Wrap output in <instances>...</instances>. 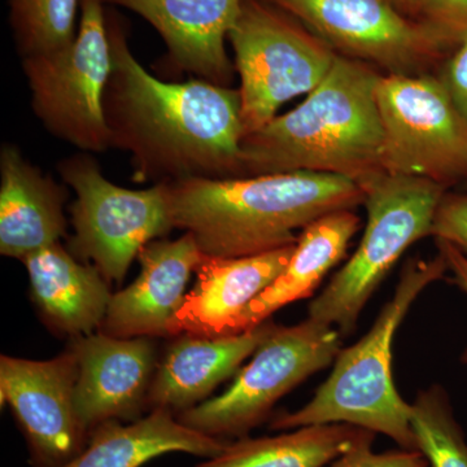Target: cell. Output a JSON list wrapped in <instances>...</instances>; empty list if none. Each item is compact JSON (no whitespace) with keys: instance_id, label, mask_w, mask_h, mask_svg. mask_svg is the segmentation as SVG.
<instances>
[{"instance_id":"277c9868","label":"cell","mask_w":467,"mask_h":467,"mask_svg":"<svg viewBox=\"0 0 467 467\" xmlns=\"http://www.w3.org/2000/svg\"><path fill=\"white\" fill-rule=\"evenodd\" d=\"M447 270L441 252L435 259L408 261L392 299L380 310L373 327L355 346L340 350L330 377L308 404L278 414L270 429L347 423L389 436L402 450L418 451L411 404L401 398L393 382V339L417 297Z\"/></svg>"},{"instance_id":"8992f818","label":"cell","mask_w":467,"mask_h":467,"mask_svg":"<svg viewBox=\"0 0 467 467\" xmlns=\"http://www.w3.org/2000/svg\"><path fill=\"white\" fill-rule=\"evenodd\" d=\"M229 42L241 78L244 137L272 121L287 101L315 90L337 55L296 18L264 0L243 2Z\"/></svg>"},{"instance_id":"603a6c76","label":"cell","mask_w":467,"mask_h":467,"mask_svg":"<svg viewBox=\"0 0 467 467\" xmlns=\"http://www.w3.org/2000/svg\"><path fill=\"white\" fill-rule=\"evenodd\" d=\"M8 7L21 57L51 54L75 41L81 0H8Z\"/></svg>"},{"instance_id":"f546056e","label":"cell","mask_w":467,"mask_h":467,"mask_svg":"<svg viewBox=\"0 0 467 467\" xmlns=\"http://www.w3.org/2000/svg\"><path fill=\"white\" fill-rule=\"evenodd\" d=\"M391 2L399 11L405 12H420L422 5V0H391Z\"/></svg>"},{"instance_id":"cb8c5ba5","label":"cell","mask_w":467,"mask_h":467,"mask_svg":"<svg viewBox=\"0 0 467 467\" xmlns=\"http://www.w3.org/2000/svg\"><path fill=\"white\" fill-rule=\"evenodd\" d=\"M417 450L429 467H467V441L450 399L441 386L420 392L411 404Z\"/></svg>"},{"instance_id":"5b68a950","label":"cell","mask_w":467,"mask_h":467,"mask_svg":"<svg viewBox=\"0 0 467 467\" xmlns=\"http://www.w3.org/2000/svg\"><path fill=\"white\" fill-rule=\"evenodd\" d=\"M368 223L355 254L308 306V318L352 333L362 309L414 243L431 235L445 187L383 173L362 184Z\"/></svg>"},{"instance_id":"44dd1931","label":"cell","mask_w":467,"mask_h":467,"mask_svg":"<svg viewBox=\"0 0 467 467\" xmlns=\"http://www.w3.org/2000/svg\"><path fill=\"white\" fill-rule=\"evenodd\" d=\"M229 442L190 429L171 411L153 409L129 425L109 420L95 427L85 450L61 467H140L173 451L213 459Z\"/></svg>"},{"instance_id":"9c48e42d","label":"cell","mask_w":467,"mask_h":467,"mask_svg":"<svg viewBox=\"0 0 467 467\" xmlns=\"http://www.w3.org/2000/svg\"><path fill=\"white\" fill-rule=\"evenodd\" d=\"M34 115L54 137L81 152L110 149L104 92L112 72L106 5L81 0L75 41L63 50L23 58Z\"/></svg>"},{"instance_id":"ba28073f","label":"cell","mask_w":467,"mask_h":467,"mask_svg":"<svg viewBox=\"0 0 467 467\" xmlns=\"http://www.w3.org/2000/svg\"><path fill=\"white\" fill-rule=\"evenodd\" d=\"M334 326L306 319L295 326L270 324L269 331L227 391L177 418L212 438H245L265 422L276 401L306 378L333 364L342 350Z\"/></svg>"},{"instance_id":"e0dca14e","label":"cell","mask_w":467,"mask_h":467,"mask_svg":"<svg viewBox=\"0 0 467 467\" xmlns=\"http://www.w3.org/2000/svg\"><path fill=\"white\" fill-rule=\"evenodd\" d=\"M272 321L252 330L223 337L183 334L168 347L156 367L149 408L181 414L202 402L241 368L269 331Z\"/></svg>"},{"instance_id":"6da1fadb","label":"cell","mask_w":467,"mask_h":467,"mask_svg":"<svg viewBox=\"0 0 467 467\" xmlns=\"http://www.w3.org/2000/svg\"><path fill=\"white\" fill-rule=\"evenodd\" d=\"M106 21L112 72L104 115L110 149L131 155L134 182L243 177L239 90L198 78L162 81L135 58L115 7L106 8Z\"/></svg>"},{"instance_id":"ffe728a7","label":"cell","mask_w":467,"mask_h":467,"mask_svg":"<svg viewBox=\"0 0 467 467\" xmlns=\"http://www.w3.org/2000/svg\"><path fill=\"white\" fill-rule=\"evenodd\" d=\"M359 225L361 221L352 209H342L304 227L287 266L243 310L235 334L252 330L288 304L309 297L326 275L344 259Z\"/></svg>"},{"instance_id":"8fae6325","label":"cell","mask_w":467,"mask_h":467,"mask_svg":"<svg viewBox=\"0 0 467 467\" xmlns=\"http://www.w3.org/2000/svg\"><path fill=\"white\" fill-rule=\"evenodd\" d=\"M264 2L296 18L339 55L376 64L387 75H420L442 48L422 24L402 16L391 0Z\"/></svg>"},{"instance_id":"30bf717a","label":"cell","mask_w":467,"mask_h":467,"mask_svg":"<svg viewBox=\"0 0 467 467\" xmlns=\"http://www.w3.org/2000/svg\"><path fill=\"white\" fill-rule=\"evenodd\" d=\"M376 95L384 173L467 182V119L439 77L380 75Z\"/></svg>"},{"instance_id":"d4e9b609","label":"cell","mask_w":467,"mask_h":467,"mask_svg":"<svg viewBox=\"0 0 467 467\" xmlns=\"http://www.w3.org/2000/svg\"><path fill=\"white\" fill-rule=\"evenodd\" d=\"M422 26L442 47L467 39V0H422Z\"/></svg>"},{"instance_id":"7402d4cb","label":"cell","mask_w":467,"mask_h":467,"mask_svg":"<svg viewBox=\"0 0 467 467\" xmlns=\"http://www.w3.org/2000/svg\"><path fill=\"white\" fill-rule=\"evenodd\" d=\"M376 435L362 427L327 423L273 438L245 436L196 467H324L359 445L373 444Z\"/></svg>"},{"instance_id":"4fadbf2b","label":"cell","mask_w":467,"mask_h":467,"mask_svg":"<svg viewBox=\"0 0 467 467\" xmlns=\"http://www.w3.org/2000/svg\"><path fill=\"white\" fill-rule=\"evenodd\" d=\"M69 349L78 362L77 416L88 434L109 420L134 422L142 418L158 367L152 337L121 339L99 331L72 337Z\"/></svg>"},{"instance_id":"484cf974","label":"cell","mask_w":467,"mask_h":467,"mask_svg":"<svg viewBox=\"0 0 467 467\" xmlns=\"http://www.w3.org/2000/svg\"><path fill=\"white\" fill-rule=\"evenodd\" d=\"M431 236L467 251V195L445 193L436 212Z\"/></svg>"},{"instance_id":"4316f807","label":"cell","mask_w":467,"mask_h":467,"mask_svg":"<svg viewBox=\"0 0 467 467\" xmlns=\"http://www.w3.org/2000/svg\"><path fill=\"white\" fill-rule=\"evenodd\" d=\"M373 444L359 445L335 460L330 467H429L420 451L395 450L376 453Z\"/></svg>"},{"instance_id":"3957f363","label":"cell","mask_w":467,"mask_h":467,"mask_svg":"<svg viewBox=\"0 0 467 467\" xmlns=\"http://www.w3.org/2000/svg\"><path fill=\"white\" fill-rule=\"evenodd\" d=\"M379 77L370 64L337 54L303 103L243 138V177L317 171L362 187L383 174Z\"/></svg>"},{"instance_id":"7c38bea8","label":"cell","mask_w":467,"mask_h":467,"mask_svg":"<svg viewBox=\"0 0 467 467\" xmlns=\"http://www.w3.org/2000/svg\"><path fill=\"white\" fill-rule=\"evenodd\" d=\"M78 362L72 350L47 361L0 358V399L14 413L33 467H61L88 441L75 405Z\"/></svg>"},{"instance_id":"83f0119b","label":"cell","mask_w":467,"mask_h":467,"mask_svg":"<svg viewBox=\"0 0 467 467\" xmlns=\"http://www.w3.org/2000/svg\"><path fill=\"white\" fill-rule=\"evenodd\" d=\"M439 78L467 119V39L461 43L459 50L445 64Z\"/></svg>"},{"instance_id":"f1b7e54d","label":"cell","mask_w":467,"mask_h":467,"mask_svg":"<svg viewBox=\"0 0 467 467\" xmlns=\"http://www.w3.org/2000/svg\"><path fill=\"white\" fill-rule=\"evenodd\" d=\"M439 252L444 256L448 264V270L453 275L454 285H459L460 290L467 295V257L456 245L441 239H436ZM463 364H467V349L462 355Z\"/></svg>"},{"instance_id":"9a60e30c","label":"cell","mask_w":467,"mask_h":467,"mask_svg":"<svg viewBox=\"0 0 467 467\" xmlns=\"http://www.w3.org/2000/svg\"><path fill=\"white\" fill-rule=\"evenodd\" d=\"M202 256L190 233L177 241L156 239L144 245L137 257L140 275L125 290L112 295L100 333L121 339L171 337L190 275Z\"/></svg>"},{"instance_id":"52a82bcc","label":"cell","mask_w":467,"mask_h":467,"mask_svg":"<svg viewBox=\"0 0 467 467\" xmlns=\"http://www.w3.org/2000/svg\"><path fill=\"white\" fill-rule=\"evenodd\" d=\"M58 174L76 193L69 252L109 284H121L144 245L174 229L167 183L129 190L110 182L91 153L61 160Z\"/></svg>"},{"instance_id":"7a4b0ae2","label":"cell","mask_w":467,"mask_h":467,"mask_svg":"<svg viewBox=\"0 0 467 467\" xmlns=\"http://www.w3.org/2000/svg\"><path fill=\"white\" fill-rule=\"evenodd\" d=\"M174 229L192 234L202 254L245 257L296 244V230L325 214L364 204L343 175L292 171L167 183Z\"/></svg>"},{"instance_id":"ac0fdd59","label":"cell","mask_w":467,"mask_h":467,"mask_svg":"<svg viewBox=\"0 0 467 467\" xmlns=\"http://www.w3.org/2000/svg\"><path fill=\"white\" fill-rule=\"evenodd\" d=\"M0 254L23 261L66 235L67 187L24 158L15 144L0 150Z\"/></svg>"},{"instance_id":"2e32d148","label":"cell","mask_w":467,"mask_h":467,"mask_svg":"<svg viewBox=\"0 0 467 467\" xmlns=\"http://www.w3.org/2000/svg\"><path fill=\"white\" fill-rule=\"evenodd\" d=\"M294 250L295 244L245 257L202 254L195 269V287L175 315L171 337L235 334L243 310L284 272Z\"/></svg>"},{"instance_id":"d6986e66","label":"cell","mask_w":467,"mask_h":467,"mask_svg":"<svg viewBox=\"0 0 467 467\" xmlns=\"http://www.w3.org/2000/svg\"><path fill=\"white\" fill-rule=\"evenodd\" d=\"M23 263L34 303L54 330L78 337L100 328L113 294L97 267L77 259L60 242Z\"/></svg>"},{"instance_id":"5bb4252c","label":"cell","mask_w":467,"mask_h":467,"mask_svg":"<svg viewBox=\"0 0 467 467\" xmlns=\"http://www.w3.org/2000/svg\"><path fill=\"white\" fill-rule=\"evenodd\" d=\"M122 7L155 27L165 46V66L178 75L192 76L230 88L235 66L226 51L229 33L244 0H101Z\"/></svg>"}]
</instances>
